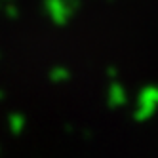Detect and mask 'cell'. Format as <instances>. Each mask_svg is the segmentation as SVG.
Masks as SVG:
<instances>
[{
	"label": "cell",
	"instance_id": "1",
	"mask_svg": "<svg viewBox=\"0 0 158 158\" xmlns=\"http://www.w3.org/2000/svg\"><path fill=\"white\" fill-rule=\"evenodd\" d=\"M158 114V84H145L133 101L131 118L135 122H149Z\"/></svg>",
	"mask_w": 158,
	"mask_h": 158
},
{
	"label": "cell",
	"instance_id": "2",
	"mask_svg": "<svg viewBox=\"0 0 158 158\" xmlns=\"http://www.w3.org/2000/svg\"><path fill=\"white\" fill-rule=\"evenodd\" d=\"M44 12L50 17V21L57 27L67 25L78 12L80 2L78 0H44Z\"/></svg>",
	"mask_w": 158,
	"mask_h": 158
},
{
	"label": "cell",
	"instance_id": "3",
	"mask_svg": "<svg viewBox=\"0 0 158 158\" xmlns=\"http://www.w3.org/2000/svg\"><path fill=\"white\" fill-rule=\"evenodd\" d=\"M128 101H130V97H128L126 86L118 80H112L107 88V105L110 109H122L128 105Z\"/></svg>",
	"mask_w": 158,
	"mask_h": 158
},
{
	"label": "cell",
	"instance_id": "4",
	"mask_svg": "<svg viewBox=\"0 0 158 158\" xmlns=\"http://www.w3.org/2000/svg\"><path fill=\"white\" fill-rule=\"evenodd\" d=\"M6 126H8L12 135H21L27 128V118H25L23 112H12V114L6 118Z\"/></svg>",
	"mask_w": 158,
	"mask_h": 158
},
{
	"label": "cell",
	"instance_id": "5",
	"mask_svg": "<svg viewBox=\"0 0 158 158\" xmlns=\"http://www.w3.org/2000/svg\"><path fill=\"white\" fill-rule=\"evenodd\" d=\"M48 78L53 84H65L67 80H71V71L67 67H52L48 73Z\"/></svg>",
	"mask_w": 158,
	"mask_h": 158
}]
</instances>
